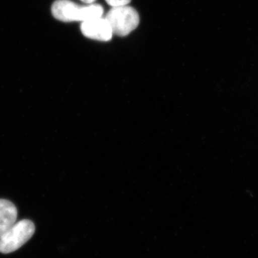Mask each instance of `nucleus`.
Segmentation results:
<instances>
[{"mask_svg": "<svg viewBox=\"0 0 258 258\" xmlns=\"http://www.w3.org/2000/svg\"><path fill=\"white\" fill-rule=\"evenodd\" d=\"M54 18L64 23L86 22L102 18L103 8L101 5L80 6L71 0H57L52 6Z\"/></svg>", "mask_w": 258, "mask_h": 258, "instance_id": "1", "label": "nucleus"}, {"mask_svg": "<svg viewBox=\"0 0 258 258\" xmlns=\"http://www.w3.org/2000/svg\"><path fill=\"white\" fill-rule=\"evenodd\" d=\"M35 232V226L31 220L16 222L0 237V252L8 254L15 252L26 243Z\"/></svg>", "mask_w": 258, "mask_h": 258, "instance_id": "2", "label": "nucleus"}, {"mask_svg": "<svg viewBox=\"0 0 258 258\" xmlns=\"http://www.w3.org/2000/svg\"><path fill=\"white\" fill-rule=\"evenodd\" d=\"M105 18L109 23L113 34L120 37L128 35L139 24L138 12L127 5L112 8Z\"/></svg>", "mask_w": 258, "mask_h": 258, "instance_id": "3", "label": "nucleus"}, {"mask_svg": "<svg viewBox=\"0 0 258 258\" xmlns=\"http://www.w3.org/2000/svg\"><path fill=\"white\" fill-rule=\"evenodd\" d=\"M81 30L85 37L99 41H109L113 35L111 26L106 18H100L83 22Z\"/></svg>", "mask_w": 258, "mask_h": 258, "instance_id": "4", "label": "nucleus"}, {"mask_svg": "<svg viewBox=\"0 0 258 258\" xmlns=\"http://www.w3.org/2000/svg\"><path fill=\"white\" fill-rule=\"evenodd\" d=\"M18 210L9 200L0 199V237L16 223Z\"/></svg>", "mask_w": 258, "mask_h": 258, "instance_id": "5", "label": "nucleus"}, {"mask_svg": "<svg viewBox=\"0 0 258 258\" xmlns=\"http://www.w3.org/2000/svg\"><path fill=\"white\" fill-rule=\"evenodd\" d=\"M107 4L109 5L112 8L116 7L125 6L131 3V0H106Z\"/></svg>", "mask_w": 258, "mask_h": 258, "instance_id": "6", "label": "nucleus"}, {"mask_svg": "<svg viewBox=\"0 0 258 258\" xmlns=\"http://www.w3.org/2000/svg\"><path fill=\"white\" fill-rule=\"evenodd\" d=\"M83 3H86V4L91 5L93 4L96 0H81Z\"/></svg>", "mask_w": 258, "mask_h": 258, "instance_id": "7", "label": "nucleus"}]
</instances>
